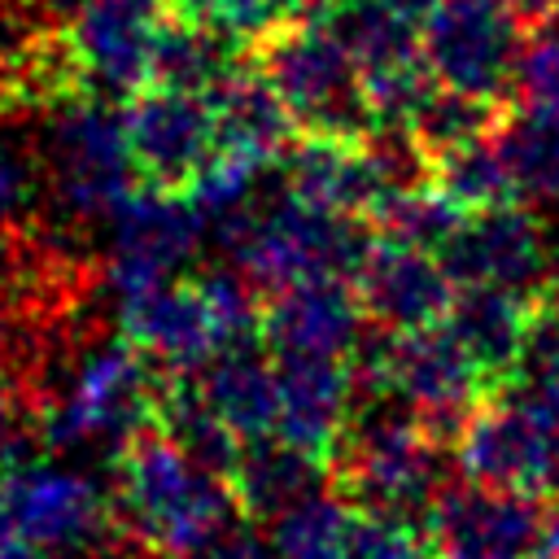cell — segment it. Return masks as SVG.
Returning a JSON list of instances; mask_svg holds the SVG:
<instances>
[{
    "label": "cell",
    "instance_id": "22",
    "mask_svg": "<svg viewBox=\"0 0 559 559\" xmlns=\"http://www.w3.org/2000/svg\"><path fill=\"white\" fill-rule=\"evenodd\" d=\"M205 100L214 109V131L223 153H236L253 166H271L288 157V148L297 144L301 127L271 87V79L253 66V57H245L218 87H210Z\"/></svg>",
    "mask_w": 559,
    "mask_h": 559
},
{
    "label": "cell",
    "instance_id": "36",
    "mask_svg": "<svg viewBox=\"0 0 559 559\" xmlns=\"http://www.w3.org/2000/svg\"><path fill=\"white\" fill-rule=\"evenodd\" d=\"M0 559H44L35 546H26L17 533H9L4 524H0Z\"/></svg>",
    "mask_w": 559,
    "mask_h": 559
},
{
    "label": "cell",
    "instance_id": "8",
    "mask_svg": "<svg viewBox=\"0 0 559 559\" xmlns=\"http://www.w3.org/2000/svg\"><path fill=\"white\" fill-rule=\"evenodd\" d=\"M419 39L441 87L502 100L515 87L528 26L511 0H441L419 22Z\"/></svg>",
    "mask_w": 559,
    "mask_h": 559
},
{
    "label": "cell",
    "instance_id": "39",
    "mask_svg": "<svg viewBox=\"0 0 559 559\" xmlns=\"http://www.w3.org/2000/svg\"><path fill=\"white\" fill-rule=\"evenodd\" d=\"M341 4H354V0H328V9H341Z\"/></svg>",
    "mask_w": 559,
    "mask_h": 559
},
{
    "label": "cell",
    "instance_id": "38",
    "mask_svg": "<svg viewBox=\"0 0 559 559\" xmlns=\"http://www.w3.org/2000/svg\"><path fill=\"white\" fill-rule=\"evenodd\" d=\"M0 349H4V306H0Z\"/></svg>",
    "mask_w": 559,
    "mask_h": 559
},
{
    "label": "cell",
    "instance_id": "32",
    "mask_svg": "<svg viewBox=\"0 0 559 559\" xmlns=\"http://www.w3.org/2000/svg\"><path fill=\"white\" fill-rule=\"evenodd\" d=\"M26 197V162L0 144V223H9V214L22 205Z\"/></svg>",
    "mask_w": 559,
    "mask_h": 559
},
{
    "label": "cell",
    "instance_id": "33",
    "mask_svg": "<svg viewBox=\"0 0 559 559\" xmlns=\"http://www.w3.org/2000/svg\"><path fill=\"white\" fill-rule=\"evenodd\" d=\"M17 445H22V415H17L13 393L0 384V467L17 463Z\"/></svg>",
    "mask_w": 559,
    "mask_h": 559
},
{
    "label": "cell",
    "instance_id": "2",
    "mask_svg": "<svg viewBox=\"0 0 559 559\" xmlns=\"http://www.w3.org/2000/svg\"><path fill=\"white\" fill-rule=\"evenodd\" d=\"M223 223V240L236 258V271H245L262 293H280L301 280H349L362 266L376 231L362 218L314 210L297 197H284L275 205H240Z\"/></svg>",
    "mask_w": 559,
    "mask_h": 559
},
{
    "label": "cell",
    "instance_id": "30",
    "mask_svg": "<svg viewBox=\"0 0 559 559\" xmlns=\"http://www.w3.org/2000/svg\"><path fill=\"white\" fill-rule=\"evenodd\" d=\"M515 96L524 100V109L559 114V31L524 48L520 70H515Z\"/></svg>",
    "mask_w": 559,
    "mask_h": 559
},
{
    "label": "cell",
    "instance_id": "6",
    "mask_svg": "<svg viewBox=\"0 0 559 559\" xmlns=\"http://www.w3.org/2000/svg\"><path fill=\"white\" fill-rule=\"evenodd\" d=\"M358 371L367 384L393 393L411 415H419L450 441L459 437L467 415L493 393L445 323L376 336L362 349Z\"/></svg>",
    "mask_w": 559,
    "mask_h": 559
},
{
    "label": "cell",
    "instance_id": "15",
    "mask_svg": "<svg viewBox=\"0 0 559 559\" xmlns=\"http://www.w3.org/2000/svg\"><path fill=\"white\" fill-rule=\"evenodd\" d=\"M354 293L371 323H380L384 332H411L432 328L450 314L459 280L437 249L376 236L362 266L354 271Z\"/></svg>",
    "mask_w": 559,
    "mask_h": 559
},
{
    "label": "cell",
    "instance_id": "17",
    "mask_svg": "<svg viewBox=\"0 0 559 559\" xmlns=\"http://www.w3.org/2000/svg\"><path fill=\"white\" fill-rule=\"evenodd\" d=\"M122 336L140 345L166 376H197L227 349L201 275L162 280L144 293L122 297Z\"/></svg>",
    "mask_w": 559,
    "mask_h": 559
},
{
    "label": "cell",
    "instance_id": "4",
    "mask_svg": "<svg viewBox=\"0 0 559 559\" xmlns=\"http://www.w3.org/2000/svg\"><path fill=\"white\" fill-rule=\"evenodd\" d=\"M166 371L127 336L83 354L66 389L44 411V437L57 450L70 445H127L157 424Z\"/></svg>",
    "mask_w": 559,
    "mask_h": 559
},
{
    "label": "cell",
    "instance_id": "26",
    "mask_svg": "<svg viewBox=\"0 0 559 559\" xmlns=\"http://www.w3.org/2000/svg\"><path fill=\"white\" fill-rule=\"evenodd\" d=\"M424 175L463 214H476V210L515 201V192H520L515 188V175H511V166H507V157L498 148V131L485 135V140L459 144V148H450L441 157H428L424 162Z\"/></svg>",
    "mask_w": 559,
    "mask_h": 559
},
{
    "label": "cell",
    "instance_id": "20",
    "mask_svg": "<svg viewBox=\"0 0 559 559\" xmlns=\"http://www.w3.org/2000/svg\"><path fill=\"white\" fill-rule=\"evenodd\" d=\"M441 262L459 284L528 288L546 271V236L524 205L502 201L467 214L454 227V236L441 245Z\"/></svg>",
    "mask_w": 559,
    "mask_h": 559
},
{
    "label": "cell",
    "instance_id": "10",
    "mask_svg": "<svg viewBox=\"0 0 559 559\" xmlns=\"http://www.w3.org/2000/svg\"><path fill=\"white\" fill-rule=\"evenodd\" d=\"M122 135L135 183L153 192H188L218 153L214 109L201 92L148 79L122 105Z\"/></svg>",
    "mask_w": 559,
    "mask_h": 559
},
{
    "label": "cell",
    "instance_id": "16",
    "mask_svg": "<svg viewBox=\"0 0 559 559\" xmlns=\"http://www.w3.org/2000/svg\"><path fill=\"white\" fill-rule=\"evenodd\" d=\"M201 227H205V214L183 192L135 188L114 214V249H109L114 288L131 297L170 280V271L192 258Z\"/></svg>",
    "mask_w": 559,
    "mask_h": 559
},
{
    "label": "cell",
    "instance_id": "13",
    "mask_svg": "<svg viewBox=\"0 0 559 559\" xmlns=\"http://www.w3.org/2000/svg\"><path fill=\"white\" fill-rule=\"evenodd\" d=\"M332 22H336V31L345 35V44L358 61L376 127L402 131L411 109L419 105V96L432 87L419 22L393 13L380 0L341 4V9H332Z\"/></svg>",
    "mask_w": 559,
    "mask_h": 559
},
{
    "label": "cell",
    "instance_id": "35",
    "mask_svg": "<svg viewBox=\"0 0 559 559\" xmlns=\"http://www.w3.org/2000/svg\"><path fill=\"white\" fill-rule=\"evenodd\" d=\"M542 559H559V498H550L542 511Z\"/></svg>",
    "mask_w": 559,
    "mask_h": 559
},
{
    "label": "cell",
    "instance_id": "29",
    "mask_svg": "<svg viewBox=\"0 0 559 559\" xmlns=\"http://www.w3.org/2000/svg\"><path fill=\"white\" fill-rule=\"evenodd\" d=\"M183 17L197 22H214L223 31H231L236 39L253 44L262 39L271 26L280 22H297V17H319L332 13L328 0H170Z\"/></svg>",
    "mask_w": 559,
    "mask_h": 559
},
{
    "label": "cell",
    "instance_id": "27",
    "mask_svg": "<svg viewBox=\"0 0 559 559\" xmlns=\"http://www.w3.org/2000/svg\"><path fill=\"white\" fill-rule=\"evenodd\" d=\"M498 148L524 197L559 205V114L524 109L520 118H502Z\"/></svg>",
    "mask_w": 559,
    "mask_h": 559
},
{
    "label": "cell",
    "instance_id": "18",
    "mask_svg": "<svg viewBox=\"0 0 559 559\" xmlns=\"http://www.w3.org/2000/svg\"><path fill=\"white\" fill-rule=\"evenodd\" d=\"M275 371H280L275 437L332 467L336 450L354 428V389L362 371L349 358H332V354L275 358Z\"/></svg>",
    "mask_w": 559,
    "mask_h": 559
},
{
    "label": "cell",
    "instance_id": "24",
    "mask_svg": "<svg viewBox=\"0 0 559 559\" xmlns=\"http://www.w3.org/2000/svg\"><path fill=\"white\" fill-rule=\"evenodd\" d=\"M323 472H328V463L310 459L306 450H297L280 437H262V441H249L240 450V459L227 472V485L236 493L240 515L275 520L288 507H297L301 498H310L314 489H323L319 485Z\"/></svg>",
    "mask_w": 559,
    "mask_h": 559
},
{
    "label": "cell",
    "instance_id": "40",
    "mask_svg": "<svg viewBox=\"0 0 559 559\" xmlns=\"http://www.w3.org/2000/svg\"><path fill=\"white\" fill-rule=\"evenodd\" d=\"M48 559H87V555H48Z\"/></svg>",
    "mask_w": 559,
    "mask_h": 559
},
{
    "label": "cell",
    "instance_id": "28",
    "mask_svg": "<svg viewBox=\"0 0 559 559\" xmlns=\"http://www.w3.org/2000/svg\"><path fill=\"white\" fill-rule=\"evenodd\" d=\"M336 559H437L428 524L393 511L362 507L354 511V524L336 550Z\"/></svg>",
    "mask_w": 559,
    "mask_h": 559
},
{
    "label": "cell",
    "instance_id": "14",
    "mask_svg": "<svg viewBox=\"0 0 559 559\" xmlns=\"http://www.w3.org/2000/svg\"><path fill=\"white\" fill-rule=\"evenodd\" d=\"M542 498L450 485L424 515L437 559H542Z\"/></svg>",
    "mask_w": 559,
    "mask_h": 559
},
{
    "label": "cell",
    "instance_id": "21",
    "mask_svg": "<svg viewBox=\"0 0 559 559\" xmlns=\"http://www.w3.org/2000/svg\"><path fill=\"white\" fill-rule=\"evenodd\" d=\"M467 358L480 367L489 389H502L520 376L533 345V297L507 284H459L450 314L441 319Z\"/></svg>",
    "mask_w": 559,
    "mask_h": 559
},
{
    "label": "cell",
    "instance_id": "5",
    "mask_svg": "<svg viewBox=\"0 0 559 559\" xmlns=\"http://www.w3.org/2000/svg\"><path fill=\"white\" fill-rule=\"evenodd\" d=\"M441 432L419 415H371L354 419L345 445L332 459L336 489L362 507L393 515H428L445 485V450Z\"/></svg>",
    "mask_w": 559,
    "mask_h": 559
},
{
    "label": "cell",
    "instance_id": "12",
    "mask_svg": "<svg viewBox=\"0 0 559 559\" xmlns=\"http://www.w3.org/2000/svg\"><path fill=\"white\" fill-rule=\"evenodd\" d=\"M175 22L170 0H66V35L92 92L131 96L153 79L157 48Z\"/></svg>",
    "mask_w": 559,
    "mask_h": 559
},
{
    "label": "cell",
    "instance_id": "37",
    "mask_svg": "<svg viewBox=\"0 0 559 559\" xmlns=\"http://www.w3.org/2000/svg\"><path fill=\"white\" fill-rule=\"evenodd\" d=\"M380 4H389L393 13H402V17H411V22H424L441 0H380Z\"/></svg>",
    "mask_w": 559,
    "mask_h": 559
},
{
    "label": "cell",
    "instance_id": "34",
    "mask_svg": "<svg viewBox=\"0 0 559 559\" xmlns=\"http://www.w3.org/2000/svg\"><path fill=\"white\" fill-rule=\"evenodd\" d=\"M528 31H546L559 22V0H511Z\"/></svg>",
    "mask_w": 559,
    "mask_h": 559
},
{
    "label": "cell",
    "instance_id": "19",
    "mask_svg": "<svg viewBox=\"0 0 559 559\" xmlns=\"http://www.w3.org/2000/svg\"><path fill=\"white\" fill-rule=\"evenodd\" d=\"M362 301L349 280L323 275V280H301L262 306V345L275 358H310V354H332L349 358L362 336Z\"/></svg>",
    "mask_w": 559,
    "mask_h": 559
},
{
    "label": "cell",
    "instance_id": "9",
    "mask_svg": "<svg viewBox=\"0 0 559 559\" xmlns=\"http://www.w3.org/2000/svg\"><path fill=\"white\" fill-rule=\"evenodd\" d=\"M114 493L87 472L17 459L0 467V524L39 555H83L109 528Z\"/></svg>",
    "mask_w": 559,
    "mask_h": 559
},
{
    "label": "cell",
    "instance_id": "31",
    "mask_svg": "<svg viewBox=\"0 0 559 559\" xmlns=\"http://www.w3.org/2000/svg\"><path fill=\"white\" fill-rule=\"evenodd\" d=\"M258 520H236V524H227L205 550H197L192 559H275V546H271V533L262 537L258 528H253Z\"/></svg>",
    "mask_w": 559,
    "mask_h": 559
},
{
    "label": "cell",
    "instance_id": "23",
    "mask_svg": "<svg viewBox=\"0 0 559 559\" xmlns=\"http://www.w3.org/2000/svg\"><path fill=\"white\" fill-rule=\"evenodd\" d=\"M197 389L210 402V411L249 445L262 437H275L280 419V371L271 354H258L249 345L223 349L214 362L197 371Z\"/></svg>",
    "mask_w": 559,
    "mask_h": 559
},
{
    "label": "cell",
    "instance_id": "25",
    "mask_svg": "<svg viewBox=\"0 0 559 559\" xmlns=\"http://www.w3.org/2000/svg\"><path fill=\"white\" fill-rule=\"evenodd\" d=\"M502 100H489V96H472V92H459V87H441L432 79V87L419 96V105L411 109L402 135L419 148V157H441L459 144H472V140H485L502 127Z\"/></svg>",
    "mask_w": 559,
    "mask_h": 559
},
{
    "label": "cell",
    "instance_id": "11",
    "mask_svg": "<svg viewBox=\"0 0 559 559\" xmlns=\"http://www.w3.org/2000/svg\"><path fill=\"white\" fill-rule=\"evenodd\" d=\"M48 162L57 197L79 218H114L122 201L140 188L122 135V109H109L96 96L61 109Z\"/></svg>",
    "mask_w": 559,
    "mask_h": 559
},
{
    "label": "cell",
    "instance_id": "3",
    "mask_svg": "<svg viewBox=\"0 0 559 559\" xmlns=\"http://www.w3.org/2000/svg\"><path fill=\"white\" fill-rule=\"evenodd\" d=\"M253 66L271 79L280 100L293 109L301 131L328 135H371L376 114L358 74V61L336 31L332 13L297 17L271 26L249 44Z\"/></svg>",
    "mask_w": 559,
    "mask_h": 559
},
{
    "label": "cell",
    "instance_id": "1",
    "mask_svg": "<svg viewBox=\"0 0 559 559\" xmlns=\"http://www.w3.org/2000/svg\"><path fill=\"white\" fill-rule=\"evenodd\" d=\"M109 493L118 524L157 559H192L240 515L227 476L157 424L114 450Z\"/></svg>",
    "mask_w": 559,
    "mask_h": 559
},
{
    "label": "cell",
    "instance_id": "7",
    "mask_svg": "<svg viewBox=\"0 0 559 559\" xmlns=\"http://www.w3.org/2000/svg\"><path fill=\"white\" fill-rule=\"evenodd\" d=\"M454 463L472 485L546 498L559 480V415L528 389L485 397L454 437Z\"/></svg>",
    "mask_w": 559,
    "mask_h": 559
}]
</instances>
